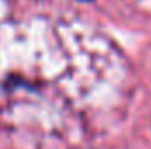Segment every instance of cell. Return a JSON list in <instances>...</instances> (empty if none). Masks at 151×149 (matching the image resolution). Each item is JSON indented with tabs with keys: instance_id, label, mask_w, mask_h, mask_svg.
<instances>
[]
</instances>
